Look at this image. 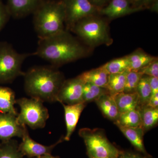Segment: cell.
<instances>
[{
	"label": "cell",
	"mask_w": 158,
	"mask_h": 158,
	"mask_svg": "<svg viewBox=\"0 0 158 158\" xmlns=\"http://www.w3.org/2000/svg\"><path fill=\"white\" fill-rule=\"evenodd\" d=\"M102 66L110 74L122 73L129 70V62L126 56L111 60Z\"/></svg>",
	"instance_id": "27"
},
{
	"label": "cell",
	"mask_w": 158,
	"mask_h": 158,
	"mask_svg": "<svg viewBox=\"0 0 158 158\" xmlns=\"http://www.w3.org/2000/svg\"><path fill=\"white\" fill-rule=\"evenodd\" d=\"M138 72L144 75L158 78V58L144 67Z\"/></svg>",
	"instance_id": "29"
},
{
	"label": "cell",
	"mask_w": 158,
	"mask_h": 158,
	"mask_svg": "<svg viewBox=\"0 0 158 158\" xmlns=\"http://www.w3.org/2000/svg\"><path fill=\"white\" fill-rule=\"evenodd\" d=\"M116 126L137 151L145 155H149L144 146L143 136L144 132L143 128L127 127Z\"/></svg>",
	"instance_id": "15"
},
{
	"label": "cell",
	"mask_w": 158,
	"mask_h": 158,
	"mask_svg": "<svg viewBox=\"0 0 158 158\" xmlns=\"http://www.w3.org/2000/svg\"><path fill=\"white\" fill-rule=\"evenodd\" d=\"M142 10L133 7L128 0H111L106 6L99 9L98 14L114 19Z\"/></svg>",
	"instance_id": "12"
},
{
	"label": "cell",
	"mask_w": 158,
	"mask_h": 158,
	"mask_svg": "<svg viewBox=\"0 0 158 158\" xmlns=\"http://www.w3.org/2000/svg\"><path fill=\"white\" fill-rule=\"evenodd\" d=\"M43 103L33 98L16 100V104L20 108V112L16 117L18 123L23 126H28L33 129L44 127L49 115Z\"/></svg>",
	"instance_id": "7"
},
{
	"label": "cell",
	"mask_w": 158,
	"mask_h": 158,
	"mask_svg": "<svg viewBox=\"0 0 158 158\" xmlns=\"http://www.w3.org/2000/svg\"><path fill=\"white\" fill-rule=\"evenodd\" d=\"M95 102L105 116L110 120L116 121L119 113L113 95L106 94Z\"/></svg>",
	"instance_id": "17"
},
{
	"label": "cell",
	"mask_w": 158,
	"mask_h": 158,
	"mask_svg": "<svg viewBox=\"0 0 158 158\" xmlns=\"http://www.w3.org/2000/svg\"><path fill=\"white\" fill-rule=\"evenodd\" d=\"M119 113L137 109L139 106V97L137 92H123L113 95Z\"/></svg>",
	"instance_id": "16"
},
{
	"label": "cell",
	"mask_w": 158,
	"mask_h": 158,
	"mask_svg": "<svg viewBox=\"0 0 158 158\" xmlns=\"http://www.w3.org/2000/svg\"><path fill=\"white\" fill-rule=\"evenodd\" d=\"M22 139V141L19 144V149L23 156H26L30 158L40 157L42 156L51 154L54 148L64 141V137H62L55 144L46 146L33 140L29 135L27 130Z\"/></svg>",
	"instance_id": "10"
},
{
	"label": "cell",
	"mask_w": 158,
	"mask_h": 158,
	"mask_svg": "<svg viewBox=\"0 0 158 158\" xmlns=\"http://www.w3.org/2000/svg\"><path fill=\"white\" fill-rule=\"evenodd\" d=\"M40 158V157H37V158Z\"/></svg>",
	"instance_id": "37"
},
{
	"label": "cell",
	"mask_w": 158,
	"mask_h": 158,
	"mask_svg": "<svg viewBox=\"0 0 158 158\" xmlns=\"http://www.w3.org/2000/svg\"><path fill=\"white\" fill-rule=\"evenodd\" d=\"M85 83L79 76L65 80L57 94L56 101L68 105L84 102L83 94Z\"/></svg>",
	"instance_id": "9"
},
{
	"label": "cell",
	"mask_w": 158,
	"mask_h": 158,
	"mask_svg": "<svg viewBox=\"0 0 158 158\" xmlns=\"http://www.w3.org/2000/svg\"><path fill=\"white\" fill-rule=\"evenodd\" d=\"M148 106L154 108H158V93L156 94L150 99L149 102L147 106Z\"/></svg>",
	"instance_id": "35"
},
{
	"label": "cell",
	"mask_w": 158,
	"mask_h": 158,
	"mask_svg": "<svg viewBox=\"0 0 158 158\" xmlns=\"http://www.w3.org/2000/svg\"><path fill=\"white\" fill-rule=\"evenodd\" d=\"M0 158H24L16 140L11 139L1 144Z\"/></svg>",
	"instance_id": "26"
},
{
	"label": "cell",
	"mask_w": 158,
	"mask_h": 158,
	"mask_svg": "<svg viewBox=\"0 0 158 158\" xmlns=\"http://www.w3.org/2000/svg\"><path fill=\"white\" fill-rule=\"evenodd\" d=\"M0 148H1V144H0Z\"/></svg>",
	"instance_id": "38"
},
{
	"label": "cell",
	"mask_w": 158,
	"mask_h": 158,
	"mask_svg": "<svg viewBox=\"0 0 158 158\" xmlns=\"http://www.w3.org/2000/svg\"><path fill=\"white\" fill-rule=\"evenodd\" d=\"M40 158H60L59 156H54L51 154L46 155L40 157Z\"/></svg>",
	"instance_id": "36"
},
{
	"label": "cell",
	"mask_w": 158,
	"mask_h": 158,
	"mask_svg": "<svg viewBox=\"0 0 158 158\" xmlns=\"http://www.w3.org/2000/svg\"><path fill=\"white\" fill-rule=\"evenodd\" d=\"M111 0H89L93 6H95L99 9L103 8L110 2Z\"/></svg>",
	"instance_id": "34"
},
{
	"label": "cell",
	"mask_w": 158,
	"mask_h": 158,
	"mask_svg": "<svg viewBox=\"0 0 158 158\" xmlns=\"http://www.w3.org/2000/svg\"><path fill=\"white\" fill-rule=\"evenodd\" d=\"M110 74L102 66L85 72L79 75L84 82L106 88Z\"/></svg>",
	"instance_id": "18"
},
{
	"label": "cell",
	"mask_w": 158,
	"mask_h": 158,
	"mask_svg": "<svg viewBox=\"0 0 158 158\" xmlns=\"http://www.w3.org/2000/svg\"><path fill=\"white\" fill-rule=\"evenodd\" d=\"M129 70H127L122 73L110 74L107 89L111 95L123 92L127 75Z\"/></svg>",
	"instance_id": "23"
},
{
	"label": "cell",
	"mask_w": 158,
	"mask_h": 158,
	"mask_svg": "<svg viewBox=\"0 0 158 158\" xmlns=\"http://www.w3.org/2000/svg\"><path fill=\"white\" fill-rule=\"evenodd\" d=\"M16 117L11 113H0V140L2 142L15 137L22 138L27 130L18 123Z\"/></svg>",
	"instance_id": "11"
},
{
	"label": "cell",
	"mask_w": 158,
	"mask_h": 158,
	"mask_svg": "<svg viewBox=\"0 0 158 158\" xmlns=\"http://www.w3.org/2000/svg\"><path fill=\"white\" fill-rule=\"evenodd\" d=\"M34 53H19L10 44L0 42V84L11 83L16 78L24 76L23 62Z\"/></svg>",
	"instance_id": "5"
},
{
	"label": "cell",
	"mask_w": 158,
	"mask_h": 158,
	"mask_svg": "<svg viewBox=\"0 0 158 158\" xmlns=\"http://www.w3.org/2000/svg\"><path fill=\"white\" fill-rule=\"evenodd\" d=\"M34 29L39 39L65 31V12L62 0H43L33 13Z\"/></svg>",
	"instance_id": "3"
},
{
	"label": "cell",
	"mask_w": 158,
	"mask_h": 158,
	"mask_svg": "<svg viewBox=\"0 0 158 158\" xmlns=\"http://www.w3.org/2000/svg\"><path fill=\"white\" fill-rule=\"evenodd\" d=\"M99 14L83 19L70 29L83 41L92 47L106 44L110 45L113 40L110 37L107 24Z\"/></svg>",
	"instance_id": "4"
},
{
	"label": "cell",
	"mask_w": 158,
	"mask_h": 158,
	"mask_svg": "<svg viewBox=\"0 0 158 158\" xmlns=\"http://www.w3.org/2000/svg\"><path fill=\"white\" fill-rule=\"evenodd\" d=\"M79 135L84 140L89 158H117L121 152L102 130L84 128L79 131Z\"/></svg>",
	"instance_id": "6"
},
{
	"label": "cell",
	"mask_w": 158,
	"mask_h": 158,
	"mask_svg": "<svg viewBox=\"0 0 158 158\" xmlns=\"http://www.w3.org/2000/svg\"><path fill=\"white\" fill-rule=\"evenodd\" d=\"M34 56L58 67L87 56L88 51L78 40L65 30L51 37L39 39Z\"/></svg>",
	"instance_id": "1"
},
{
	"label": "cell",
	"mask_w": 158,
	"mask_h": 158,
	"mask_svg": "<svg viewBox=\"0 0 158 158\" xmlns=\"http://www.w3.org/2000/svg\"><path fill=\"white\" fill-rule=\"evenodd\" d=\"M106 94H110L107 88L85 82L83 87V101L86 103L95 102L101 97Z\"/></svg>",
	"instance_id": "24"
},
{
	"label": "cell",
	"mask_w": 158,
	"mask_h": 158,
	"mask_svg": "<svg viewBox=\"0 0 158 158\" xmlns=\"http://www.w3.org/2000/svg\"><path fill=\"white\" fill-rule=\"evenodd\" d=\"M65 12V30L70 29L80 20L98 14L99 9L89 0H62Z\"/></svg>",
	"instance_id": "8"
},
{
	"label": "cell",
	"mask_w": 158,
	"mask_h": 158,
	"mask_svg": "<svg viewBox=\"0 0 158 158\" xmlns=\"http://www.w3.org/2000/svg\"><path fill=\"white\" fill-rule=\"evenodd\" d=\"M43 0H7L6 7L11 17L16 19L33 14Z\"/></svg>",
	"instance_id": "13"
},
{
	"label": "cell",
	"mask_w": 158,
	"mask_h": 158,
	"mask_svg": "<svg viewBox=\"0 0 158 158\" xmlns=\"http://www.w3.org/2000/svg\"><path fill=\"white\" fill-rule=\"evenodd\" d=\"M143 75H144L138 71H129L127 75L123 93H133L136 92L137 86Z\"/></svg>",
	"instance_id": "28"
},
{
	"label": "cell",
	"mask_w": 158,
	"mask_h": 158,
	"mask_svg": "<svg viewBox=\"0 0 158 158\" xmlns=\"http://www.w3.org/2000/svg\"><path fill=\"white\" fill-rule=\"evenodd\" d=\"M131 5L135 8L143 10L149 9L152 5L157 0H128Z\"/></svg>",
	"instance_id": "31"
},
{
	"label": "cell",
	"mask_w": 158,
	"mask_h": 158,
	"mask_svg": "<svg viewBox=\"0 0 158 158\" xmlns=\"http://www.w3.org/2000/svg\"><path fill=\"white\" fill-rule=\"evenodd\" d=\"M148 80L151 89V98L158 93V78L148 76Z\"/></svg>",
	"instance_id": "33"
},
{
	"label": "cell",
	"mask_w": 158,
	"mask_h": 158,
	"mask_svg": "<svg viewBox=\"0 0 158 158\" xmlns=\"http://www.w3.org/2000/svg\"><path fill=\"white\" fill-rule=\"evenodd\" d=\"M65 112V118L66 127V134L64 137V141H69L76 127L77 123L82 111L86 106L85 102L76 104L68 105L62 104Z\"/></svg>",
	"instance_id": "14"
},
{
	"label": "cell",
	"mask_w": 158,
	"mask_h": 158,
	"mask_svg": "<svg viewBox=\"0 0 158 158\" xmlns=\"http://www.w3.org/2000/svg\"><path fill=\"white\" fill-rule=\"evenodd\" d=\"M116 125L127 127H142L141 114L138 108L119 113L118 118L115 121Z\"/></svg>",
	"instance_id": "21"
},
{
	"label": "cell",
	"mask_w": 158,
	"mask_h": 158,
	"mask_svg": "<svg viewBox=\"0 0 158 158\" xmlns=\"http://www.w3.org/2000/svg\"><path fill=\"white\" fill-rule=\"evenodd\" d=\"M136 92L139 97V106H147L151 97V89L150 86L148 76L143 75L139 81Z\"/></svg>",
	"instance_id": "25"
},
{
	"label": "cell",
	"mask_w": 158,
	"mask_h": 158,
	"mask_svg": "<svg viewBox=\"0 0 158 158\" xmlns=\"http://www.w3.org/2000/svg\"><path fill=\"white\" fill-rule=\"evenodd\" d=\"M24 77L25 90L29 96L43 102H57V94L65 80L56 67H33Z\"/></svg>",
	"instance_id": "2"
},
{
	"label": "cell",
	"mask_w": 158,
	"mask_h": 158,
	"mask_svg": "<svg viewBox=\"0 0 158 158\" xmlns=\"http://www.w3.org/2000/svg\"><path fill=\"white\" fill-rule=\"evenodd\" d=\"M117 158H152L149 155H145L140 152H135L129 151H122Z\"/></svg>",
	"instance_id": "32"
},
{
	"label": "cell",
	"mask_w": 158,
	"mask_h": 158,
	"mask_svg": "<svg viewBox=\"0 0 158 158\" xmlns=\"http://www.w3.org/2000/svg\"><path fill=\"white\" fill-rule=\"evenodd\" d=\"M15 104L16 99L13 90L8 87L0 86V113H11L17 116Z\"/></svg>",
	"instance_id": "19"
},
{
	"label": "cell",
	"mask_w": 158,
	"mask_h": 158,
	"mask_svg": "<svg viewBox=\"0 0 158 158\" xmlns=\"http://www.w3.org/2000/svg\"><path fill=\"white\" fill-rule=\"evenodd\" d=\"M11 17L6 5L0 0V32Z\"/></svg>",
	"instance_id": "30"
},
{
	"label": "cell",
	"mask_w": 158,
	"mask_h": 158,
	"mask_svg": "<svg viewBox=\"0 0 158 158\" xmlns=\"http://www.w3.org/2000/svg\"><path fill=\"white\" fill-rule=\"evenodd\" d=\"M129 62V71H138L141 69L144 68L153 60L156 57L152 56L139 49L127 56Z\"/></svg>",
	"instance_id": "20"
},
{
	"label": "cell",
	"mask_w": 158,
	"mask_h": 158,
	"mask_svg": "<svg viewBox=\"0 0 158 158\" xmlns=\"http://www.w3.org/2000/svg\"><path fill=\"white\" fill-rule=\"evenodd\" d=\"M138 108L141 114L142 127L145 132L157 124L158 109L146 106L138 107Z\"/></svg>",
	"instance_id": "22"
}]
</instances>
